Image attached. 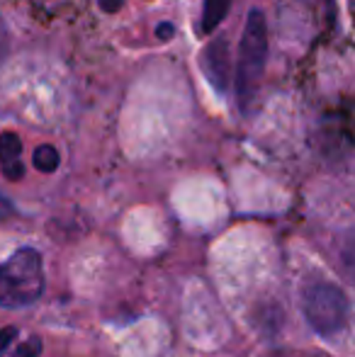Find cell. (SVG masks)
Wrapping results in <instances>:
<instances>
[{"label":"cell","mask_w":355,"mask_h":357,"mask_svg":"<svg viewBox=\"0 0 355 357\" xmlns=\"http://www.w3.org/2000/svg\"><path fill=\"white\" fill-rule=\"evenodd\" d=\"M44 273L37 250L22 248L0 265V306L22 309L42 296Z\"/></svg>","instance_id":"6da1fadb"},{"label":"cell","mask_w":355,"mask_h":357,"mask_svg":"<svg viewBox=\"0 0 355 357\" xmlns=\"http://www.w3.org/2000/svg\"><path fill=\"white\" fill-rule=\"evenodd\" d=\"M266 56H268L266 17H263L261 10H251L248 13L246 29H243L241 49H239V73H236V90L243 107L251 102L253 93H256L258 83H261Z\"/></svg>","instance_id":"7a4b0ae2"},{"label":"cell","mask_w":355,"mask_h":357,"mask_svg":"<svg viewBox=\"0 0 355 357\" xmlns=\"http://www.w3.org/2000/svg\"><path fill=\"white\" fill-rule=\"evenodd\" d=\"M304 314L314 331H319L322 335H333L346 326L348 301L336 287L312 284L304 291Z\"/></svg>","instance_id":"3957f363"},{"label":"cell","mask_w":355,"mask_h":357,"mask_svg":"<svg viewBox=\"0 0 355 357\" xmlns=\"http://www.w3.org/2000/svg\"><path fill=\"white\" fill-rule=\"evenodd\" d=\"M20 153H22V142H20L17 134H0V168H3L8 180H20L24 175V165L20 163Z\"/></svg>","instance_id":"277c9868"},{"label":"cell","mask_w":355,"mask_h":357,"mask_svg":"<svg viewBox=\"0 0 355 357\" xmlns=\"http://www.w3.org/2000/svg\"><path fill=\"white\" fill-rule=\"evenodd\" d=\"M227 42L219 39L212 47L204 49V68H207V75L212 78V83L217 85L219 90L227 88Z\"/></svg>","instance_id":"5b68a950"},{"label":"cell","mask_w":355,"mask_h":357,"mask_svg":"<svg viewBox=\"0 0 355 357\" xmlns=\"http://www.w3.org/2000/svg\"><path fill=\"white\" fill-rule=\"evenodd\" d=\"M229 8H232V0H204L202 10V32L209 34L224 17H227Z\"/></svg>","instance_id":"8992f818"},{"label":"cell","mask_w":355,"mask_h":357,"mask_svg":"<svg viewBox=\"0 0 355 357\" xmlns=\"http://www.w3.org/2000/svg\"><path fill=\"white\" fill-rule=\"evenodd\" d=\"M34 165L42 173H54L59 168V151L54 146H39L34 151Z\"/></svg>","instance_id":"52a82bcc"},{"label":"cell","mask_w":355,"mask_h":357,"mask_svg":"<svg viewBox=\"0 0 355 357\" xmlns=\"http://www.w3.org/2000/svg\"><path fill=\"white\" fill-rule=\"evenodd\" d=\"M39 350H42V343L39 338H29L22 348H17V357H37Z\"/></svg>","instance_id":"ba28073f"},{"label":"cell","mask_w":355,"mask_h":357,"mask_svg":"<svg viewBox=\"0 0 355 357\" xmlns=\"http://www.w3.org/2000/svg\"><path fill=\"white\" fill-rule=\"evenodd\" d=\"M5 56H8V29H5L3 20H0V66H3Z\"/></svg>","instance_id":"9c48e42d"},{"label":"cell","mask_w":355,"mask_h":357,"mask_svg":"<svg viewBox=\"0 0 355 357\" xmlns=\"http://www.w3.org/2000/svg\"><path fill=\"white\" fill-rule=\"evenodd\" d=\"M15 333H17V331H15V328H5V331H0V353H3V350L8 348L10 343H13Z\"/></svg>","instance_id":"30bf717a"},{"label":"cell","mask_w":355,"mask_h":357,"mask_svg":"<svg viewBox=\"0 0 355 357\" xmlns=\"http://www.w3.org/2000/svg\"><path fill=\"white\" fill-rule=\"evenodd\" d=\"M98 3H100V8H103L105 13H117V10L122 8L124 0H98Z\"/></svg>","instance_id":"8fae6325"},{"label":"cell","mask_w":355,"mask_h":357,"mask_svg":"<svg viewBox=\"0 0 355 357\" xmlns=\"http://www.w3.org/2000/svg\"><path fill=\"white\" fill-rule=\"evenodd\" d=\"M10 214H13V204H10L5 197H0V221L8 219Z\"/></svg>","instance_id":"7c38bea8"},{"label":"cell","mask_w":355,"mask_h":357,"mask_svg":"<svg viewBox=\"0 0 355 357\" xmlns=\"http://www.w3.org/2000/svg\"><path fill=\"white\" fill-rule=\"evenodd\" d=\"M156 32H158V37H161V39H171L176 29H173V24H158Z\"/></svg>","instance_id":"4fadbf2b"}]
</instances>
